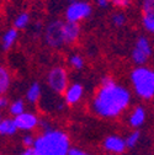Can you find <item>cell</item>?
Wrapping results in <instances>:
<instances>
[{"instance_id":"26","label":"cell","mask_w":154,"mask_h":155,"mask_svg":"<svg viewBox=\"0 0 154 155\" xmlns=\"http://www.w3.org/2000/svg\"><path fill=\"white\" fill-rule=\"evenodd\" d=\"M68 155H92V154L86 150H83L80 148H70Z\"/></svg>"},{"instance_id":"7","label":"cell","mask_w":154,"mask_h":155,"mask_svg":"<svg viewBox=\"0 0 154 155\" xmlns=\"http://www.w3.org/2000/svg\"><path fill=\"white\" fill-rule=\"evenodd\" d=\"M131 57H132V62L138 67L146 65L148 63V61L152 57V45L146 36H139L136 40L134 46L132 48Z\"/></svg>"},{"instance_id":"3","label":"cell","mask_w":154,"mask_h":155,"mask_svg":"<svg viewBox=\"0 0 154 155\" xmlns=\"http://www.w3.org/2000/svg\"><path fill=\"white\" fill-rule=\"evenodd\" d=\"M131 84L133 91L142 100L154 99V69L142 65L131 71Z\"/></svg>"},{"instance_id":"22","label":"cell","mask_w":154,"mask_h":155,"mask_svg":"<svg viewBox=\"0 0 154 155\" xmlns=\"http://www.w3.org/2000/svg\"><path fill=\"white\" fill-rule=\"evenodd\" d=\"M142 25L147 32L154 35V15H142Z\"/></svg>"},{"instance_id":"4","label":"cell","mask_w":154,"mask_h":155,"mask_svg":"<svg viewBox=\"0 0 154 155\" xmlns=\"http://www.w3.org/2000/svg\"><path fill=\"white\" fill-rule=\"evenodd\" d=\"M64 22L65 20H53L47 24L43 30V38L45 43L53 48L58 49L65 46L64 41Z\"/></svg>"},{"instance_id":"8","label":"cell","mask_w":154,"mask_h":155,"mask_svg":"<svg viewBox=\"0 0 154 155\" xmlns=\"http://www.w3.org/2000/svg\"><path fill=\"white\" fill-rule=\"evenodd\" d=\"M14 120H15V123H16L18 130L27 132V133L36 129L37 127H40V123H41L38 116L30 111H25L24 113L14 117Z\"/></svg>"},{"instance_id":"17","label":"cell","mask_w":154,"mask_h":155,"mask_svg":"<svg viewBox=\"0 0 154 155\" xmlns=\"http://www.w3.org/2000/svg\"><path fill=\"white\" fill-rule=\"evenodd\" d=\"M31 22V15L26 11H22L20 14H17V16L15 17V20H14V27L17 28L18 31L20 30H25L28 27Z\"/></svg>"},{"instance_id":"10","label":"cell","mask_w":154,"mask_h":155,"mask_svg":"<svg viewBox=\"0 0 154 155\" xmlns=\"http://www.w3.org/2000/svg\"><path fill=\"white\" fill-rule=\"evenodd\" d=\"M84 96V86L79 83L69 84L68 89L63 94V101L68 106H74L79 104Z\"/></svg>"},{"instance_id":"20","label":"cell","mask_w":154,"mask_h":155,"mask_svg":"<svg viewBox=\"0 0 154 155\" xmlns=\"http://www.w3.org/2000/svg\"><path fill=\"white\" fill-rule=\"evenodd\" d=\"M126 140V145H127V149H132L134 148L141 140V132L137 130V129H134L133 132H131L127 137L125 138Z\"/></svg>"},{"instance_id":"11","label":"cell","mask_w":154,"mask_h":155,"mask_svg":"<svg viewBox=\"0 0 154 155\" xmlns=\"http://www.w3.org/2000/svg\"><path fill=\"white\" fill-rule=\"evenodd\" d=\"M80 32H82V28H80L79 24L65 21L64 22V41H65V46L74 45L76 41L79 40Z\"/></svg>"},{"instance_id":"5","label":"cell","mask_w":154,"mask_h":155,"mask_svg":"<svg viewBox=\"0 0 154 155\" xmlns=\"http://www.w3.org/2000/svg\"><path fill=\"white\" fill-rule=\"evenodd\" d=\"M46 84L54 94H64L69 86L68 71L63 67H53L46 76Z\"/></svg>"},{"instance_id":"15","label":"cell","mask_w":154,"mask_h":155,"mask_svg":"<svg viewBox=\"0 0 154 155\" xmlns=\"http://www.w3.org/2000/svg\"><path fill=\"white\" fill-rule=\"evenodd\" d=\"M18 128L14 118H3L0 121V134L3 137H11L17 133Z\"/></svg>"},{"instance_id":"12","label":"cell","mask_w":154,"mask_h":155,"mask_svg":"<svg viewBox=\"0 0 154 155\" xmlns=\"http://www.w3.org/2000/svg\"><path fill=\"white\" fill-rule=\"evenodd\" d=\"M146 120H147V111L143 106L133 107V110L128 114V124L134 129H138L139 127H142Z\"/></svg>"},{"instance_id":"16","label":"cell","mask_w":154,"mask_h":155,"mask_svg":"<svg viewBox=\"0 0 154 155\" xmlns=\"http://www.w3.org/2000/svg\"><path fill=\"white\" fill-rule=\"evenodd\" d=\"M11 85V74L8 68L2 67L0 68V94L5 95V92L10 89Z\"/></svg>"},{"instance_id":"19","label":"cell","mask_w":154,"mask_h":155,"mask_svg":"<svg viewBox=\"0 0 154 155\" xmlns=\"http://www.w3.org/2000/svg\"><path fill=\"white\" fill-rule=\"evenodd\" d=\"M68 63H69V65H70L73 69H75V70H82V69L84 68V65H85L84 58H83L80 54H78V53L72 54V55L69 57V59H68Z\"/></svg>"},{"instance_id":"1","label":"cell","mask_w":154,"mask_h":155,"mask_svg":"<svg viewBox=\"0 0 154 155\" xmlns=\"http://www.w3.org/2000/svg\"><path fill=\"white\" fill-rule=\"evenodd\" d=\"M131 100L132 95L127 87L105 76L94 94L91 111L101 118H117L128 108Z\"/></svg>"},{"instance_id":"25","label":"cell","mask_w":154,"mask_h":155,"mask_svg":"<svg viewBox=\"0 0 154 155\" xmlns=\"http://www.w3.org/2000/svg\"><path fill=\"white\" fill-rule=\"evenodd\" d=\"M110 2H111V5L120 9H125L131 5V0H110Z\"/></svg>"},{"instance_id":"30","label":"cell","mask_w":154,"mask_h":155,"mask_svg":"<svg viewBox=\"0 0 154 155\" xmlns=\"http://www.w3.org/2000/svg\"><path fill=\"white\" fill-rule=\"evenodd\" d=\"M32 2H33V0H32Z\"/></svg>"},{"instance_id":"18","label":"cell","mask_w":154,"mask_h":155,"mask_svg":"<svg viewBox=\"0 0 154 155\" xmlns=\"http://www.w3.org/2000/svg\"><path fill=\"white\" fill-rule=\"evenodd\" d=\"M25 107H26V104H25L24 100H21V99L14 100L12 102H10V106H9V113H10L11 116H14V117H16V116L21 114V113H24V112L26 111Z\"/></svg>"},{"instance_id":"9","label":"cell","mask_w":154,"mask_h":155,"mask_svg":"<svg viewBox=\"0 0 154 155\" xmlns=\"http://www.w3.org/2000/svg\"><path fill=\"white\" fill-rule=\"evenodd\" d=\"M102 148L112 155H119L125 153V150L127 149V145H126V140L122 137H120L117 134H111L104 139Z\"/></svg>"},{"instance_id":"24","label":"cell","mask_w":154,"mask_h":155,"mask_svg":"<svg viewBox=\"0 0 154 155\" xmlns=\"http://www.w3.org/2000/svg\"><path fill=\"white\" fill-rule=\"evenodd\" d=\"M22 145L25 147V148H32L33 145H35V142H36V137H33L32 134H30V133H27V134H25L24 137H22Z\"/></svg>"},{"instance_id":"23","label":"cell","mask_w":154,"mask_h":155,"mask_svg":"<svg viewBox=\"0 0 154 155\" xmlns=\"http://www.w3.org/2000/svg\"><path fill=\"white\" fill-rule=\"evenodd\" d=\"M142 12L143 15H154V0H143Z\"/></svg>"},{"instance_id":"13","label":"cell","mask_w":154,"mask_h":155,"mask_svg":"<svg viewBox=\"0 0 154 155\" xmlns=\"http://www.w3.org/2000/svg\"><path fill=\"white\" fill-rule=\"evenodd\" d=\"M17 40H18V30L15 28L14 26L8 28L4 32L3 37H2V48H3V51H5V52L9 51L16 43Z\"/></svg>"},{"instance_id":"27","label":"cell","mask_w":154,"mask_h":155,"mask_svg":"<svg viewBox=\"0 0 154 155\" xmlns=\"http://www.w3.org/2000/svg\"><path fill=\"white\" fill-rule=\"evenodd\" d=\"M9 106H10V102H9L8 97H5V96L3 95L2 97H0V108H2V110H5V108L9 107Z\"/></svg>"},{"instance_id":"14","label":"cell","mask_w":154,"mask_h":155,"mask_svg":"<svg viewBox=\"0 0 154 155\" xmlns=\"http://www.w3.org/2000/svg\"><path fill=\"white\" fill-rule=\"evenodd\" d=\"M41 96H42V87L37 81H35L27 87L26 94H25V99L28 104L35 105L41 100Z\"/></svg>"},{"instance_id":"21","label":"cell","mask_w":154,"mask_h":155,"mask_svg":"<svg viewBox=\"0 0 154 155\" xmlns=\"http://www.w3.org/2000/svg\"><path fill=\"white\" fill-rule=\"evenodd\" d=\"M111 22L115 27H122L125 26V24L127 22V17L123 12L121 11H116L111 15Z\"/></svg>"},{"instance_id":"2","label":"cell","mask_w":154,"mask_h":155,"mask_svg":"<svg viewBox=\"0 0 154 155\" xmlns=\"http://www.w3.org/2000/svg\"><path fill=\"white\" fill-rule=\"evenodd\" d=\"M33 149L38 155H68L70 150L69 135L61 129L42 132L36 137Z\"/></svg>"},{"instance_id":"6","label":"cell","mask_w":154,"mask_h":155,"mask_svg":"<svg viewBox=\"0 0 154 155\" xmlns=\"http://www.w3.org/2000/svg\"><path fill=\"white\" fill-rule=\"evenodd\" d=\"M92 12V6L88 2H82V0H75L73 3H69L65 11L64 17L65 21L79 24L80 21L90 17Z\"/></svg>"},{"instance_id":"28","label":"cell","mask_w":154,"mask_h":155,"mask_svg":"<svg viewBox=\"0 0 154 155\" xmlns=\"http://www.w3.org/2000/svg\"><path fill=\"white\" fill-rule=\"evenodd\" d=\"M96 4L99 5V8L105 9V8H107L111 4V2H110V0H96Z\"/></svg>"},{"instance_id":"29","label":"cell","mask_w":154,"mask_h":155,"mask_svg":"<svg viewBox=\"0 0 154 155\" xmlns=\"http://www.w3.org/2000/svg\"><path fill=\"white\" fill-rule=\"evenodd\" d=\"M21 155H38V154H37V151L32 147V148H25L24 151L21 153Z\"/></svg>"}]
</instances>
